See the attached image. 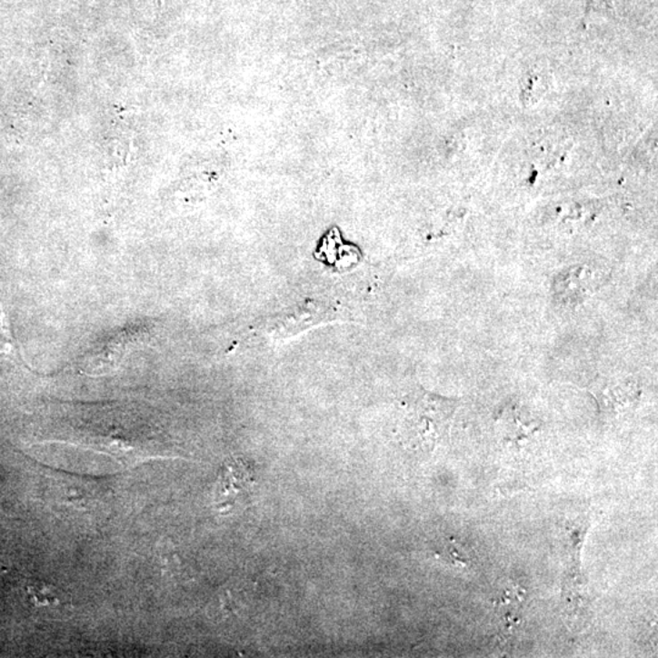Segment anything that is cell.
Segmentation results:
<instances>
[{
    "mask_svg": "<svg viewBox=\"0 0 658 658\" xmlns=\"http://www.w3.org/2000/svg\"><path fill=\"white\" fill-rule=\"evenodd\" d=\"M601 409L613 413L617 405L627 406L638 398V387L631 378H605L593 387Z\"/></svg>",
    "mask_w": 658,
    "mask_h": 658,
    "instance_id": "obj_2",
    "label": "cell"
},
{
    "mask_svg": "<svg viewBox=\"0 0 658 658\" xmlns=\"http://www.w3.org/2000/svg\"><path fill=\"white\" fill-rule=\"evenodd\" d=\"M459 400L414 389L404 399L400 436L414 452L429 453L449 434Z\"/></svg>",
    "mask_w": 658,
    "mask_h": 658,
    "instance_id": "obj_1",
    "label": "cell"
},
{
    "mask_svg": "<svg viewBox=\"0 0 658 658\" xmlns=\"http://www.w3.org/2000/svg\"><path fill=\"white\" fill-rule=\"evenodd\" d=\"M250 472L243 464H231L224 467L217 488L218 505L228 507L234 505L235 500L246 489L250 488Z\"/></svg>",
    "mask_w": 658,
    "mask_h": 658,
    "instance_id": "obj_3",
    "label": "cell"
}]
</instances>
